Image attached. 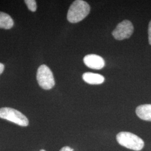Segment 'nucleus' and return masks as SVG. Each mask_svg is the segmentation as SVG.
<instances>
[{
    "label": "nucleus",
    "mask_w": 151,
    "mask_h": 151,
    "mask_svg": "<svg viewBox=\"0 0 151 151\" xmlns=\"http://www.w3.org/2000/svg\"><path fill=\"white\" fill-rule=\"evenodd\" d=\"M90 11V6L82 0H76L70 5L67 13V20L71 23L81 22Z\"/></svg>",
    "instance_id": "obj_1"
},
{
    "label": "nucleus",
    "mask_w": 151,
    "mask_h": 151,
    "mask_svg": "<svg viewBox=\"0 0 151 151\" xmlns=\"http://www.w3.org/2000/svg\"><path fill=\"white\" fill-rule=\"evenodd\" d=\"M116 140L121 146L133 151H140L145 146L142 139L130 132H120L116 135Z\"/></svg>",
    "instance_id": "obj_2"
},
{
    "label": "nucleus",
    "mask_w": 151,
    "mask_h": 151,
    "mask_svg": "<svg viewBox=\"0 0 151 151\" xmlns=\"http://www.w3.org/2000/svg\"><path fill=\"white\" fill-rule=\"evenodd\" d=\"M0 118L7 120L22 127H27L29 125L27 118L19 111L12 108H1Z\"/></svg>",
    "instance_id": "obj_3"
},
{
    "label": "nucleus",
    "mask_w": 151,
    "mask_h": 151,
    "mask_svg": "<svg viewBox=\"0 0 151 151\" xmlns=\"http://www.w3.org/2000/svg\"><path fill=\"white\" fill-rule=\"evenodd\" d=\"M37 79L39 86L44 90H50L55 85L53 73L46 65H41L38 68Z\"/></svg>",
    "instance_id": "obj_4"
},
{
    "label": "nucleus",
    "mask_w": 151,
    "mask_h": 151,
    "mask_svg": "<svg viewBox=\"0 0 151 151\" xmlns=\"http://www.w3.org/2000/svg\"><path fill=\"white\" fill-rule=\"evenodd\" d=\"M134 30V27L131 22L125 20L117 25L114 29L112 34L116 40H123L129 38L132 35Z\"/></svg>",
    "instance_id": "obj_5"
},
{
    "label": "nucleus",
    "mask_w": 151,
    "mask_h": 151,
    "mask_svg": "<svg viewBox=\"0 0 151 151\" xmlns=\"http://www.w3.org/2000/svg\"><path fill=\"white\" fill-rule=\"evenodd\" d=\"M85 65L93 70H101L105 65V61L103 58L96 54H88L83 58Z\"/></svg>",
    "instance_id": "obj_6"
},
{
    "label": "nucleus",
    "mask_w": 151,
    "mask_h": 151,
    "mask_svg": "<svg viewBox=\"0 0 151 151\" xmlns=\"http://www.w3.org/2000/svg\"><path fill=\"white\" fill-rule=\"evenodd\" d=\"M82 78L86 83L91 85L101 84L105 81V78L103 76L91 72L85 73L82 75Z\"/></svg>",
    "instance_id": "obj_7"
},
{
    "label": "nucleus",
    "mask_w": 151,
    "mask_h": 151,
    "mask_svg": "<svg viewBox=\"0 0 151 151\" xmlns=\"http://www.w3.org/2000/svg\"><path fill=\"white\" fill-rule=\"evenodd\" d=\"M136 114L140 119L151 122V104H145L138 106Z\"/></svg>",
    "instance_id": "obj_8"
},
{
    "label": "nucleus",
    "mask_w": 151,
    "mask_h": 151,
    "mask_svg": "<svg viewBox=\"0 0 151 151\" xmlns=\"http://www.w3.org/2000/svg\"><path fill=\"white\" fill-rule=\"evenodd\" d=\"M14 26V21L11 16L0 11V28L10 29Z\"/></svg>",
    "instance_id": "obj_9"
},
{
    "label": "nucleus",
    "mask_w": 151,
    "mask_h": 151,
    "mask_svg": "<svg viewBox=\"0 0 151 151\" xmlns=\"http://www.w3.org/2000/svg\"><path fill=\"white\" fill-rule=\"evenodd\" d=\"M25 4H27L28 9L32 12H35L37 10V3L34 0H25Z\"/></svg>",
    "instance_id": "obj_10"
},
{
    "label": "nucleus",
    "mask_w": 151,
    "mask_h": 151,
    "mask_svg": "<svg viewBox=\"0 0 151 151\" xmlns=\"http://www.w3.org/2000/svg\"><path fill=\"white\" fill-rule=\"evenodd\" d=\"M148 40L149 43L151 45V21L148 25Z\"/></svg>",
    "instance_id": "obj_11"
},
{
    "label": "nucleus",
    "mask_w": 151,
    "mask_h": 151,
    "mask_svg": "<svg viewBox=\"0 0 151 151\" xmlns=\"http://www.w3.org/2000/svg\"><path fill=\"white\" fill-rule=\"evenodd\" d=\"M60 151H73V150L68 146H65L63 147Z\"/></svg>",
    "instance_id": "obj_12"
},
{
    "label": "nucleus",
    "mask_w": 151,
    "mask_h": 151,
    "mask_svg": "<svg viewBox=\"0 0 151 151\" xmlns=\"http://www.w3.org/2000/svg\"><path fill=\"white\" fill-rule=\"evenodd\" d=\"M4 68H5L4 65H3L2 63H0V75L4 72Z\"/></svg>",
    "instance_id": "obj_13"
},
{
    "label": "nucleus",
    "mask_w": 151,
    "mask_h": 151,
    "mask_svg": "<svg viewBox=\"0 0 151 151\" xmlns=\"http://www.w3.org/2000/svg\"><path fill=\"white\" fill-rule=\"evenodd\" d=\"M40 151H45V150H40Z\"/></svg>",
    "instance_id": "obj_14"
}]
</instances>
